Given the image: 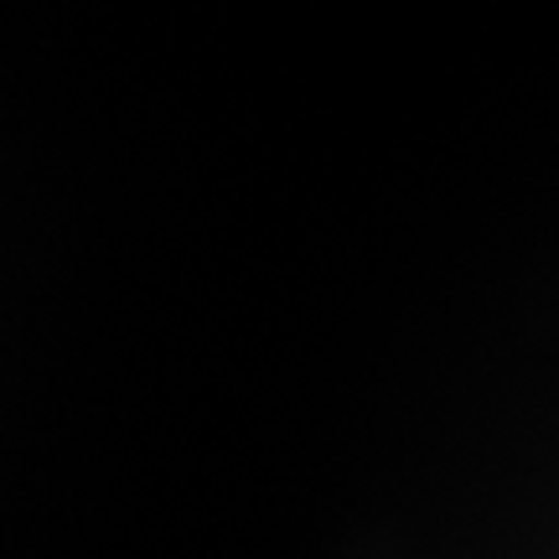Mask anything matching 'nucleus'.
Here are the masks:
<instances>
[]
</instances>
